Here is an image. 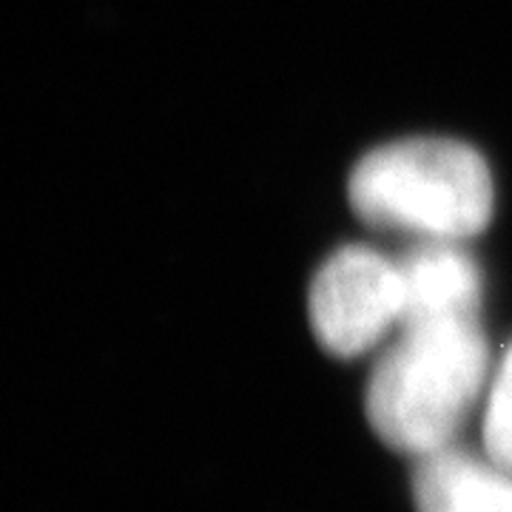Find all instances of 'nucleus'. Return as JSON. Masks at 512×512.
<instances>
[{"label":"nucleus","mask_w":512,"mask_h":512,"mask_svg":"<svg viewBox=\"0 0 512 512\" xmlns=\"http://www.w3.org/2000/svg\"><path fill=\"white\" fill-rule=\"evenodd\" d=\"M484 450L495 464L512 470V345L490 379V396L484 410Z\"/></svg>","instance_id":"obj_6"},{"label":"nucleus","mask_w":512,"mask_h":512,"mask_svg":"<svg viewBox=\"0 0 512 512\" xmlns=\"http://www.w3.org/2000/svg\"><path fill=\"white\" fill-rule=\"evenodd\" d=\"M367 382V419L376 436L407 456L450 447L490 379V348L478 316L399 325Z\"/></svg>","instance_id":"obj_1"},{"label":"nucleus","mask_w":512,"mask_h":512,"mask_svg":"<svg viewBox=\"0 0 512 512\" xmlns=\"http://www.w3.org/2000/svg\"><path fill=\"white\" fill-rule=\"evenodd\" d=\"M404 282V322L478 316L481 274L458 242H424L399 259Z\"/></svg>","instance_id":"obj_5"},{"label":"nucleus","mask_w":512,"mask_h":512,"mask_svg":"<svg viewBox=\"0 0 512 512\" xmlns=\"http://www.w3.org/2000/svg\"><path fill=\"white\" fill-rule=\"evenodd\" d=\"M413 498L419 512H512V470L450 444L419 458Z\"/></svg>","instance_id":"obj_4"},{"label":"nucleus","mask_w":512,"mask_h":512,"mask_svg":"<svg viewBox=\"0 0 512 512\" xmlns=\"http://www.w3.org/2000/svg\"><path fill=\"white\" fill-rule=\"evenodd\" d=\"M493 200L484 157L458 140H399L365 154L350 174V205L362 220L421 242L476 237Z\"/></svg>","instance_id":"obj_2"},{"label":"nucleus","mask_w":512,"mask_h":512,"mask_svg":"<svg viewBox=\"0 0 512 512\" xmlns=\"http://www.w3.org/2000/svg\"><path fill=\"white\" fill-rule=\"evenodd\" d=\"M311 325L333 356H359L404 319L399 259L367 245H345L322 262L311 282Z\"/></svg>","instance_id":"obj_3"}]
</instances>
